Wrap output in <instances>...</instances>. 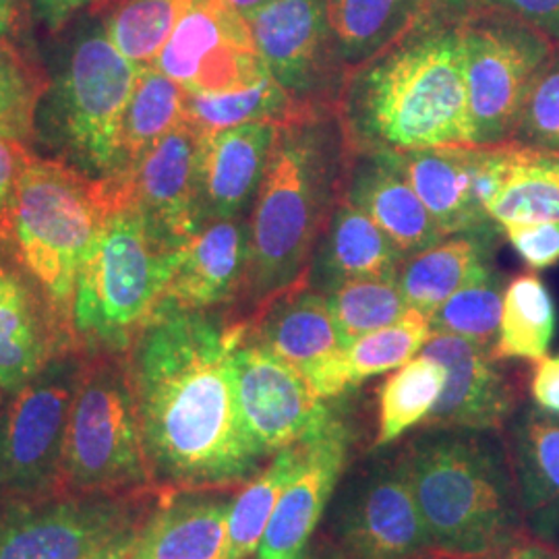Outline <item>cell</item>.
I'll use <instances>...</instances> for the list:
<instances>
[{
  "instance_id": "4fadbf2b",
  "label": "cell",
  "mask_w": 559,
  "mask_h": 559,
  "mask_svg": "<svg viewBox=\"0 0 559 559\" xmlns=\"http://www.w3.org/2000/svg\"><path fill=\"white\" fill-rule=\"evenodd\" d=\"M512 141L500 145H443L381 152L415 189L445 237L500 233L487 205L500 189Z\"/></svg>"
},
{
  "instance_id": "ba28073f",
  "label": "cell",
  "mask_w": 559,
  "mask_h": 559,
  "mask_svg": "<svg viewBox=\"0 0 559 559\" xmlns=\"http://www.w3.org/2000/svg\"><path fill=\"white\" fill-rule=\"evenodd\" d=\"M85 360L71 406L62 483L81 496H115L152 483L124 360Z\"/></svg>"
},
{
  "instance_id": "cb8c5ba5",
  "label": "cell",
  "mask_w": 559,
  "mask_h": 559,
  "mask_svg": "<svg viewBox=\"0 0 559 559\" xmlns=\"http://www.w3.org/2000/svg\"><path fill=\"white\" fill-rule=\"evenodd\" d=\"M245 336L307 376L342 348L325 295L309 282L284 290L260 307Z\"/></svg>"
},
{
  "instance_id": "5bb4252c",
  "label": "cell",
  "mask_w": 559,
  "mask_h": 559,
  "mask_svg": "<svg viewBox=\"0 0 559 559\" xmlns=\"http://www.w3.org/2000/svg\"><path fill=\"white\" fill-rule=\"evenodd\" d=\"M233 367L242 429L261 459L318 436L336 415L299 369L247 336Z\"/></svg>"
},
{
  "instance_id": "7bdbcfd3",
  "label": "cell",
  "mask_w": 559,
  "mask_h": 559,
  "mask_svg": "<svg viewBox=\"0 0 559 559\" xmlns=\"http://www.w3.org/2000/svg\"><path fill=\"white\" fill-rule=\"evenodd\" d=\"M34 154L25 143L0 135V240H7L9 216L25 164Z\"/></svg>"
},
{
  "instance_id": "b9f144b4",
  "label": "cell",
  "mask_w": 559,
  "mask_h": 559,
  "mask_svg": "<svg viewBox=\"0 0 559 559\" xmlns=\"http://www.w3.org/2000/svg\"><path fill=\"white\" fill-rule=\"evenodd\" d=\"M501 233L531 270H547L559 263V222H508Z\"/></svg>"
},
{
  "instance_id": "5b68a950",
  "label": "cell",
  "mask_w": 559,
  "mask_h": 559,
  "mask_svg": "<svg viewBox=\"0 0 559 559\" xmlns=\"http://www.w3.org/2000/svg\"><path fill=\"white\" fill-rule=\"evenodd\" d=\"M110 182V180H108ZM112 207L81 263L71 334L94 355H124L160 305L179 251L164 247L112 182Z\"/></svg>"
},
{
  "instance_id": "ee69618b",
  "label": "cell",
  "mask_w": 559,
  "mask_h": 559,
  "mask_svg": "<svg viewBox=\"0 0 559 559\" xmlns=\"http://www.w3.org/2000/svg\"><path fill=\"white\" fill-rule=\"evenodd\" d=\"M512 17L535 27L547 40L559 44V0H487Z\"/></svg>"
},
{
  "instance_id": "44dd1931",
  "label": "cell",
  "mask_w": 559,
  "mask_h": 559,
  "mask_svg": "<svg viewBox=\"0 0 559 559\" xmlns=\"http://www.w3.org/2000/svg\"><path fill=\"white\" fill-rule=\"evenodd\" d=\"M57 316L23 267L0 260V390L17 394L44 365L69 350Z\"/></svg>"
},
{
  "instance_id": "7402d4cb",
  "label": "cell",
  "mask_w": 559,
  "mask_h": 559,
  "mask_svg": "<svg viewBox=\"0 0 559 559\" xmlns=\"http://www.w3.org/2000/svg\"><path fill=\"white\" fill-rule=\"evenodd\" d=\"M282 122H249L201 135L200 185L205 221L245 216L265 177Z\"/></svg>"
},
{
  "instance_id": "f5cc1de1",
  "label": "cell",
  "mask_w": 559,
  "mask_h": 559,
  "mask_svg": "<svg viewBox=\"0 0 559 559\" xmlns=\"http://www.w3.org/2000/svg\"><path fill=\"white\" fill-rule=\"evenodd\" d=\"M4 487V420L0 419V491Z\"/></svg>"
},
{
  "instance_id": "ac0fdd59",
  "label": "cell",
  "mask_w": 559,
  "mask_h": 559,
  "mask_svg": "<svg viewBox=\"0 0 559 559\" xmlns=\"http://www.w3.org/2000/svg\"><path fill=\"white\" fill-rule=\"evenodd\" d=\"M420 353L445 369L440 402L425 420L429 429L489 433L512 419L516 392L501 373L493 350L468 340L433 334Z\"/></svg>"
},
{
  "instance_id": "9a60e30c",
  "label": "cell",
  "mask_w": 559,
  "mask_h": 559,
  "mask_svg": "<svg viewBox=\"0 0 559 559\" xmlns=\"http://www.w3.org/2000/svg\"><path fill=\"white\" fill-rule=\"evenodd\" d=\"M154 67L189 94L239 90L270 75L245 15L226 0H198Z\"/></svg>"
},
{
  "instance_id": "83f0119b",
  "label": "cell",
  "mask_w": 559,
  "mask_h": 559,
  "mask_svg": "<svg viewBox=\"0 0 559 559\" xmlns=\"http://www.w3.org/2000/svg\"><path fill=\"white\" fill-rule=\"evenodd\" d=\"M429 318L408 309L402 320L342 346L305 378L323 400L338 399L369 378L396 371L415 359L431 340Z\"/></svg>"
},
{
  "instance_id": "3957f363",
  "label": "cell",
  "mask_w": 559,
  "mask_h": 559,
  "mask_svg": "<svg viewBox=\"0 0 559 559\" xmlns=\"http://www.w3.org/2000/svg\"><path fill=\"white\" fill-rule=\"evenodd\" d=\"M350 162L336 108H309L280 124L249 214L242 295L263 307L309 282L321 235L338 205Z\"/></svg>"
},
{
  "instance_id": "60d3db41",
  "label": "cell",
  "mask_w": 559,
  "mask_h": 559,
  "mask_svg": "<svg viewBox=\"0 0 559 559\" xmlns=\"http://www.w3.org/2000/svg\"><path fill=\"white\" fill-rule=\"evenodd\" d=\"M510 141L524 147L559 152V52H554L540 67Z\"/></svg>"
},
{
  "instance_id": "f35d334b",
  "label": "cell",
  "mask_w": 559,
  "mask_h": 559,
  "mask_svg": "<svg viewBox=\"0 0 559 559\" xmlns=\"http://www.w3.org/2000/svg\"><path fill=\"white\" fill-rule=\"evenodd\" d=\"M503 293V276L496 267L440 305L429 316L431 332L468 340L477 346L493 350L500 334Z\"/></svg>"
},
{
  "instance_id": "52a82bcc",
  "label": "cell",
  "mask_w": 559,
  "mask_h": 559,
  "mask_svg": "<svg viewBox=\"0 0 559 559\" xmlns=\"http://www.w3.org/2000/svg\"><path fill=\"white\" fill-rule=\"evenodd\" d=\"M140 71L120 55L104 23L85 25L41 98L36 133L59 152L60 162L92 179H115L122 120Z\"/></svg>"
},
{
  "instance_id": "7a4b0ae2",
  "label": "cell",
  "mask_w": 559,
  "mask_h": 559,
  "mask_svg": "<svg viewBox=\"0 0 559 559\" xmlns=\"http://www.w3.org/2000/svg\"><path fill=\"white\" fill-rule=\"evenodd\" d=\"M353 154L473 145L460 25L425 27L353 69L336 102Z\"/></svg>"
},
{
  "instance_id": "ab89813d",
  "label": "cell",
  "mask_w": 559,
  "mask_h": 559,
  "mask_svg": "<svg viewBox=\"0 0 559 559\" xmlns=\"http://www.w3.org/2000/svg\"><path fill=\"white\" fill-rule=\"evenodd\" d=\"M48 85L9 41H0V135L21 143L36 135V117Z\"/></svg>"
},
{
  "instance_id": "4316f807",
  "label": "cell",
  "mask_w": 559,
  "mask_h": 559,
  "mask_svg": "<svg viewBox=\"0 0 559 559\" xmlns=\"http://www.w3.org/2000/svg\"><path fill=\"white\" fill-rule=\"evenodd\" d=\"M514 477L524 526L559 549V419L531 408L514 427Z\"/></svg>"
},
{
  "instance_id": "e0dca14e",
  "label": "cell",
  "mask_w": 559,
  "mask_h": 559,
  "mask_svg": "<svg viewBox=\"0 0 559 559\" xmlns=\"http://www.w3.org/2000/svg\"><path fill=\"white\" fill-rule=\"evenodd\" d=\"M200 147V133L182 122L147 152L127 179L110 180L140 207L156 239L173 251L207 224L201 203Z\"/></svg>"
},
{
  "instance_id": "277c9868",
  "label": "cell",
  "mask_w": 559,
  "mask_h": 559,
  "mask_svg": "<svg viewBox=\"0 0 559 559\" xmlns=\"http://www.w3.org/2000/svg\"><path fill=\"white\" fill-rule=\"evenodd\" d=\"M400 459L433 549L480 558L528 537L516 477L493 441L431 429Z\"/></svg>"
},
{
  "instance_id": "7dc6e473",
  "label": "cell",
  "mask_w": 559,
  "mask_h": 559,
  "mask_svg": "<svg viewBox=\"0 0 559 559\" xmlns=\"http://www.w3.org/2000/svg\"><path fill=\"white\" fill-rule=\"evenodd\" d=\"M471 559H559V549H554L540 540L522 537L516 543H510L498 551H491L487 556Z\"/></svg>"
},
{
  "instance_id": "8d00e7d4",
  "label": "cell",
  "mask_w": 559,
  "mask_h": 559,
  "mask_svg": "<svg viewBox=\"0 0 559 559\" xmlns=\"http://www.w3.org/2000/svg\"><path fill=\"white\" fill-rule=\"evenodd\" d=\"M198 0H120L106 15L104 29L124 59L154 67L180 20Z\"/></svg>"
},
{
  "instance_id": "6da1fadb",
  "label": "cell",
  "mask_w": 559,
  "mask_h": 559,
  "mask_svg": "<svg viewBox=\"0 0 559 559\" xmlns=\"http://www.w3.org/2000/svg\"><path fill=\"white\" fill-rule=\"evenodd\" d=\"M247 323L214 311L158 307L127 350L152 480L222 491L253 479L265 459L242 429L233 357Z\"/></svg>"
},
{
  "instance_id": "d4e9b609",
  "label": "cell",
  "mask_w": 559,
  "mask_h": 559,
  "mask_svg": "<svg viewBox=\"0 0 559 559\" xmlns=\"http://www.w3.org/2000/svg\"><path fill=\"white\" fill-rule=\"evenodd\" d=\"M214 491H182L143 520L131 559H222L230 501Z\"/></svg>"
},
{
  "instance_id": "816d5d0a",
  "label": "cell",
  "mask_w": 559,
  "mask_h": 559,
  "mask_svg": "<svg viewBox=\"0 0 559 559\" xmlns=\"http://www.w3.org/2000/svg\"><path fill=\"white\" fill-rule=\"evenodd\" d=\"M235 11H239L240 15H247V13H251L253 9H258L261 7L263 2H267V0H226Z\"/></svg>"
},
{
  "instance_id": "ffe728a7",
  "label": "cell",
  "mask_w": 559,
  "mask_h": 559,
  "mask_svg": "<svg viewBox=\"0 0 559 559\" xmlns=\"http://www.w3.org/2000/svg\"><path fill=\"white\" fill-rule=\"evenodd\" d=\"M247 265L249 218L207 222L180 247L175 274L158 307L214 311L228 305L245 290Z\"/></svg>"
},
{
  "instance_id": "8fae6325",
  "label": "cell",
  "mask_w": 559,
  "mask_h": 559,
  "mask_svg": "<svg viewBox=\"0 0 559 559\" xmlns=\"http://www.w3.org/2000/svg\"><path fill=\"white\" fill-rule=\"evenodd\" d=\"M145 519L124 496L17 501L0 514V559H96Z\"/></svg>"
},
{
  "instance_id": "f546056e",
  "label": "cell",
  "mask_w": 559,
  "mask_h": 559,
  "mask_svg": "<svg viewBox=\"0 0 559 559\" xmlns=\"http://www.w3.org/2000/svg\"><path fill=\"white\" fill-rule=\"evenodd\" d=\"M185 108L187 90L160 69L143 67L122 120L119 175L108 180L127 179L162 138L185 122Z\"/></svg>"
},
{
  "instance_id": "7c38bea8",
  "label": "cell",
  "mask_w": 559,
  "mask_h": 559,
  "mask_svg": "<svg viewBox=\"0 0 559 559\" xmlns=\"http://www.w3.org/2000/svg\"><path fill=\"white\" fill-rule=\"evenodd\" d=\"M270 75L305 108H336L344 78L328 0H267L245 15Z\"/></svg>"
},
{
  "instance_id": "484cf974",
  "label": "cell",
  "mask_w": 559,
  "mask_h": 559,
  "mask_svg": "<svg viewBox=\"0 0 559 559\" xmlns=\"http://www.w3.org/2000/svg\"><path fill=\"white\" fill-rule=\"evenodd\" d=\"M402 263V253L378 224L340 198L311 261L309 286L328 293L348 280L399 278Z\"/></svg>"
},
{
  "instance_id": "836d02e7",
  "label": "cell",
  "mask_w": 559,
  "mask_h": 559,
  "mask_svg": "<svg viewBox=\"0 0 559 559\" xmlns=\"http://www.w3.org/2000/svg\"><path fill=\"white\" fill-rule=\"evenodd\" d=\"M558 311L549 288L535 274L512 280L503 293L496 359L539 362L556 336Z\"/></svg>"
},
{
  "instance_id": "681fc988",
  "label": "cell",
  "mask_w": 559,
  "mask_h": 559,
  "mask_svg": "<svg viewBox=\"0 0 559 559\" xmlns=\"http://www.w3.org/2000/svg\"><path fill=\"white\" fill-rule=\"evenodd\" d=\"M135 535H138V533H133V535L124 537V539L119 540V543H115L112 547H108V549H106L104 554H100L96 559H131Z\"/></svg>"
},
{
  "instance_id": "f907efd6",
  "label": "cell",
  "mask_w": 559,
  "mask_h": 559,
  "mask_svg": "<svg viewBox=\"0 0 559 559\" xmlns=\"http://www.w3.org/2000/svg\"><path fill=\"white\" fill-rule=\"evenodd\" d=\"M400 559H468V558H459V556H452V554H445V551H440V549H433V547H429V549H423V551H417V554H411V556H404V558Z\"/></svg>"
},
{
  "instance_id": "d6a6232c",
  "label": "cell",
  "mask_w": 559,
  "mask_h": 559,
  "mask_svg": "<svg viewBox=\"0 0 559 559\" xmlns=\"http://www.w3.org/2000/svg\"><path fill=\"white\" fill-rule=\"evenodd\" d=\"M415 0H328V25L346 75L399 40Z\"/></svg>"
},
{
  "instance_id": "1f68e13d",
  "label": "cell",
  "mask_w": 559,
  "mask_h": 559,
  "mask_svg": "<svg viewBox=\"0 0 559 559\" xmlns=\"http://www.w3.org/2000/svg\"><path fill=\"white\" fill-rule=\"evenodd\" d=\"M305 441L280 450L230 501L222 559H247L260 549L280 498L305 460Z\"/></svg>"
},
{
  "instance_id": "f6af8a7d",
  "label": "cell",
  "mask_w": 559,
  "mask_h": 559,
  "mask_svg": "<svg viewBox=\"0 0 559 559\" xmlns=\"http://www.w3.org/2000/svg\"><path fill=\"white\" fill-rule=\"evenodd\" d=\"M531 394L539 411L559 419V355L537 362L531 380Z\"/></svg>"
},
{
  "instance_id": "74e56055",
  "label": "cell",
  "mask_w": 559,
  "mask_h": 559,
  "mask_svg": "<svg viewBox=\"0 0 559 559\" xmlns=\"http://www.w3.org/2000/svg\"><path fill=\"white\" fill-rule=\"evenodd\" d=\"M342 346L392 325L408 313L399 278H359L342 282L323 293Z\"/></svg>"
},
{
  "instance_id": "d6986e66",
  "label": "cell",
  "mask_w": 559,
  "mask_h": 559,
  "mask_svg": "<svg viewBox=\"0 0 559 559\" xmlns=\"http://www.w3.org/2000/svg\"><path fill=\"white\" fill-rule=\"evenodd\" d=\"M350 429L340 415L305 441V460L284 489L258 559H293L309 545L348 462Z\"/></svg>"
},
{
  "instance_id": "f1b7e54d",
  "label": "cell",
  "mask_w": 559,
  "mask_h": 559,
  "mask_svg": "<svg viewBox=\"0 0 559 559\" xmlns=\"http://www.w3.org/2000/svg\"><path fill=\"white\" fill-rule=\"evenodd\" d=\"M498 237L500 233L450 235L404 260L399 286L408 307L429 318L464 286L496 270L493 253Z\"/></svg>"
},
{
  "instance_id": "8992f818",
  "label": "cell",
  "mask_w": 559,
  "mask_h": 559,
  "mask_svg": "<svg viewBox=\"0 0 559 559\" xmlns=\"http://www.w3.org/2000/svg\"><path fill=\"white\" fill-rule=\"evenodd\" d=\"M112 200L108 180L92 179L64 162L32 156L11 207L7 240H13L17 263L71 340L78 274Z\"/></svg>"
},
{
  "instance_id": "c3c4849f",
  "label": "cell",
  "mask_w": 559,
  "mask_h": 559,
  "mask_svg": "<svg viewBox=\"0 0 559 559\" xmlns=\"http://www.w3.org/2000/svg\"><path fill=\"white\" fill-rule=\"evenodd\" d=\"M20 20V0H0V41L9 40Z\"/></svg>"
},
{
  "instance_id": "30bf717a",
  "label": "cell",
  "mask_w": 559,
  "mask_h": 559,
  "mask_svg": "<svg viewBox=\"0 0 559 559\" xmlns=\"http://www.w3.org/2000/svg\"><path fill=\"white\" fill-rule=\"evenodd\" d=\"M85 360L64 350L15 394L4 420V487L21 500H46L62 485L64 436Z\"/></svg>"
},
{
  "instance_id": "db71d44e",
  "label": "cell",
  "mask_w": 559,
  "mask_h": 559,
  "mask_svg": "<svg viewBox=\"0 0 559 559\" xmlns=\"http://www.w3.org/2000/svg\"><path fill=\"white\" fill-rule=\"evenodd\" d=\"M293 559H320V556H318L316 551H311L309 547H305V549L300 551L299 556H295Z\"/></svg>"
},
{
  "instance_id": "9c48e42d",
  "label": "cell",
  "mask_w": 559,
  "mask_h": 559,
  "mask_svg": "<svg viewBox=\"0 0 559 559\" xmlns=\"http://www.w3.org/2000/svg\"><path fill=\"white\" fill-rule=\"evenodd\" d=\"M462 36L473 145L508 143L528 90L556 46L508 13L464 21Z\"/></svg>"
},
{
  "instance_id": "bcb514c9",
  "label": "cell",
  "mask_w": 559,
  "mask_h": 559,
  "mask_svg": "<svg viewBox=\"0 0 559 559\" xmlns=\"http://www.w3.org/2000/svg\"><path fill=\"white\" fill-rule=\"evenodd\" d=\"M96 2L102 0H34V13L50 32H59L81 9Z\"/></svg>"
},
{
  "instance_id": "11a10c76",
  "label": "cell",
  "mask_w": 559,
  "mask_h": 559,
  "mask_svg": "<svg viewBox=\"0 0 559 559\" xmlns=\"http://www.w3.org/2000/svg\"><path fill=\"white\" fill-rule=\"evenodd\" d=\"M441 4H445V7H462L466 0H438Z\"/></svg>"
},
{
  "instance_id": "d590c367",
  "label": "cell",
  "mask_w": 559,
  "mask_h": 559,
  "mask_svg": "<svg viewBox=\"0 0 559 559\" xmlns=\"http://www.w3.org/2000/svg\"><path fill=\"white\" fill-rule=\"evenodd\" d=\"M445 385L443 365L417 355L381 383L376 448L400 440L413 427L429 419Z\"/></svg>"
},
{
  "instance_id": "603a6c76",
  "label": "cell",
  "mask_w": 559,
  "mask_h": 559,
  "mask_svg": "<svg viewBox=\"0 0 559 559\" xmlns=\"http://www.w3.org/2000/svg\"><path fill=\"white\" fill-rule=\"evenodd\" d=\"M342 198L376 222L404 260L445 237L415 189L385 154L350 152Z\"/></svg>"
},
{
  "instance_id": "2e32d148",
  "label": "cell",
  "mask_w": 559,
  "mask_h": 559,
  "mask_svg": "<svg viewBox=\"0 0 559 559\" xmlns=\"http://www.w3.org/2000/svg\"><path fill=\"white\" fill-rule=\"evenodd\" d=\"M334 531L344 559H400L431 547L404 460L376 464L355 480Z\"/></svg>"
},
{
  "instance_id": "4dcf8cb0",
  "label": "cell",
  "mask_w": 559,
  "mask_h": 559,
  "mask_svg": "<svg viewBox=\"0 0 559 559\" xmlns=\"http://www.w3.org/2000/svg\"><path fill=\"white\" fill-rule=\"evenodd\" d=\"M487 214L500 228L508 222H559V152L512 141L508 168Z\"/></svg>"
},
{
  "instance_id": "e575fe53",
  "label": "cell",
  "mask_w": 559,
  "mask_h": 559,
  "mask_svg": "<svg viewBox=\"0 0 559 559\" xmlns=\"http://www.w3.org/2000/svg\"><path fill=\"white\" fill-rule=\"evenodd\" d=\"M300 106L272 75L239 90L228 92H187L185 122L200 135L233 129L249 122H286L297 117Z\"/></svg>"
}]
</instances>
